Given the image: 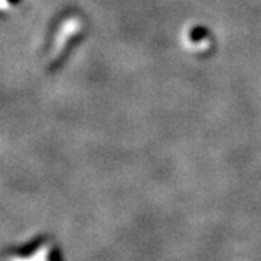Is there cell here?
I'll list each match as a JSON object with an SVG mask.
<instances>
[{"instance_id":"1","label":"cell","mask_w":261,"mask_h":261,"mask_svg":"<svg viewBox=\"0 0 261 261\" xmlns=\"http://www.w3.org/2000/svg\"><path fill=\"white\" fill-rule=\"evenodd\" d=\"M80 29H82V22L79 18H68L61 23L60 29L57 31L56 41H54L53 49H51V61L53 63L60 60V57L63 56V53L67 48L65 45L68 44V41H71L80 32Z\"/></svg>"}]
</instances>
